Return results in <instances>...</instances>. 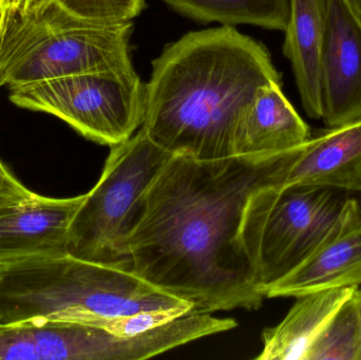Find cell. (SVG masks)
Returning <instances> with one entry per match:
<instances>
[{"label": "cell", "mask_w": 361, "mask_h": 360, "mask_svg": "<svg viewBox=\"0 0 361 360\" xmlns=\"http://www.w3.org/2000/svg\"><path fill=\"white\" fill-rule=\"evenodd\" d=\"M290 150L209 161L171 156L127 239L131 270L190 302L193 313L260 309L263 230Z\"/></svg>", "instance_id": "cell-1"}, {"label": "cell", "mask_w": 361, "mask_h": 360, "mask_svg": "<svg viewBox=\"0 0 361 360\" xmlns=\"http://www.w3.org/2000/svg\"><path fill=\"white\" fill-rule=\"evenodd\" d=\"M271 82L282 75L262 42L231 25L189 32L152 61L141 128L173 156H233L240 116Z\"/></svg>", "instance_id": "cell-2"}, {"label": "cell", "mask_w": 361, "mask_h": 360, "mask_svg": "<svg viewBox=\"0 0 361 360\" xmlns=\"http://www.w3.org/2000/svg\"><path fill=\"white\" fill-rule=\"evenodd\" d=\"M192 304L152 285L127 262L70 255L0 264V325L46 318L93 325L102 319Z\"/></svg>", "instance_id": "cell-3"}, {"label": "cell", "mask_w": 361, "mask_h": 360, "mask_svg": "<svg viewBox=\"0 0 361 360\" xmlns=\"http://www.w3.org/2000/svg\"><path fill=\"white\" fill-rule=\"evenodd\" d=\"M133 23L85 20L52 2L0 27V88L133 68Z\"/></svg>", "instance_id": "cell-4"}, {"label": "cell", "mask_w": 361, "mask_h": 360, "mask_svg": "<svg viewBox=\"0 0 361 360\" xmlns=\"http://www.w3.org/2000/svg\"><path fill=\"white\" fill-rule=\"evenodd\" d=\"M173 156L142 128L112 146L99 182L85 194L74 216L68 255L106 263L127 262V239L139 221L144 197Z\"/></svg>", "instance_id": "cell-5"}, {"label": "cell", "mask_w": 361, "mask_h": 360, "mask_svg": "<svg viewBox=\"0 0 361 360\" xmlns=\"http://www.w3.org/2000/svg\"><path fill=\"white\" fill-rule=\"evenodd\" d=\"M146 84L135 68L42 80L11 89L18 107L52 114L95 143L118 145L143 124Z\"/></svg>", "instance_id": "cell-6"}, {"label": "cell", "mask_w": 361, "mask_h": 360, "mask_svg": "<svg viewBox=\"0 0 361 360\" xmlns=\"http://www.w3.org/2000/svg\"><path fill=\"white\" fill-rule=\"evenodd\" d=\"M354 194L333 188L278 190L261 241L259 278L264 295L319 249L338 225Z\"/></svg>", "instance_id": "cell-7"}, {"label": "cell", "mask_w": 361, "mask_h": 360, "mask_svg": "<svg viewBox=\"0 0 361 360\" xmlns=\"http://www.w3.org/2000/svg\"><path fill=\"white\" fill-rule=\"evenodd\" d=\"M84 200L40 196L8 171L0 181V264L67 255L70 226Z\"/></svg>", "instance_id": "cell-8"}, {"label": "cell", "mask_w": 361, "mask_h": 360, "mask_svg": "<svg viewBox=\"0 0 361 360\" xmlns=\"http://www.w3.org/2000/svg\"><path fill=\"white\" fill-rule=\"evenodd\" d=\"M322 116L326 128L361 120V16L349 0H322Z\"/></svg>", "instance_id": "cell-9"}, {"label": "cell", "mask_w": 361, "mask_h": 360, "mask_svg": "<svg viewBox=\"0 0 361 360\" xmlns=\"http://www.w3.org/2000/svg\"><path fill=\"white\" fill-rule=\"evenodd\" d=\"M361 285V194L352 197L338 225L296 270L271 285L267 298L297 297Z\"/></svg>", "instance_id": "cell-10"}, {"label": "cell", "mask_w": 361, "mask_h": 360, "mask_svg": "<svg viewBox=\"0 0 361 360\" xmlns=\"http://www.w3.org/2000/svg\"><path fill=\"white\" fill-rule=\"evenodd\" d=\"M290 187L361 194V120L326 128L292 149L281 190Z\"/></svg>", "instance_id": "cell-11"}, {"label": "cell", "mask_w": 361, "mask_h": 360, "mask_svg": "<svg viewBox=\"0 0 361 360\" xmlns=\"http://www.w3.org/2000/svg\"><path fill=\"white\" fill-rule=\"evenodd\" d=\"M309 125L282 91V84L262 87L238 120L233 156L279 154L311 137Z\"/></svg>", "instance_id": "cell-12"}, {"label": "cell", "mask_w": 361, "mask_h": 360, "mask_svg": "<svg viewBox=\"0 0 361 360\" xmlns=\"http://www.w3.org/2000/svg\"><path fill=\"white\" fill-rule=\"evenodd\" d=\"M283 32L282 51L292 66L303 109L309 118L322 120V0H290L288 25Z\"/></svg>", "instance_id": "cell-13"}, {"label": "cell", "mask_w": 361, "mask_h": 360, "mask_svg": "<svg viewBox=\"0 0 361 360\" xmlns=\"http://www.w3.org/2000/svg\"><path fill=\"white\" fill-rule=\"evenodd\" d=\"M357 287L326 290L297 296L281 323L262 334L257 360H307L329 321Z\"/></svg>", "instance_id": "cell-14"}, {"label": "cell", "mask_w": 361, "mask_h": 360, "mask_svg": "<svg viewBox=\"0 0 361 360\" xmlns=\"http://www.w3.org/2000/svg\"><path fill=\"white\" fill-rule=\"evenodd\" d=\"M183 16L199 23L223 25H252L284 31L290 0H163Z\"/></svg>", "instance_id": "cell-15"}, {"label": "cell", "mask_w": 361, "mask_h": 360, "mask_svg": "<svg viewBox=\"0 0 361 360\" xmlns=\"http://www.w3.org/2000/svg\"><path fill=\"white\" fill-rule=\"evenodd\" d=\"M356 291L329 321L307 360H357L360 325Z\"/></svg>", "instance_id": "cell-16"}, {"label": "cell", "mask_w": 361, "mask_h": 360, "mask_svg": "<svg viewBox=\"0 0 361 360\" xmlns=\"http://www.w3.org/2000/svg\"><path fill=\"white\" fill-rule=\"evenodd\" d=\"M66 12L101 23H130L146 6V0H54Z\"/></svg>", "instance_id": "cell-17"}, {"label": "cell", "mask_w": 361, "mask_h": 360, "mask_svg": "<svg viewBox=\"0 0 361 360\" xmlns=\"http://www.w3.org/2000/svg\"><path fill=\"white\" fill-rule=\"evenodd\" d=\"M188 313H190V310L184 308L141 311L125 316L102 319L92 327L101 328L109 333L123 337H131L171 323Z\"/></svg>", "instance_id": "cell-18"}, {"label": "cell", "mask_w": 361, "mask_h": 360, "mask_svg": "<svg viewBox=\"0 0 361 360\" xmlns=\"http://www.w3.org/2000/svg\"><path fill=\"white\" fill-rule=\"evenodd\" d=\"M54 0H0V27L19 17L35 14Z\"/></svg>", "instance_id": "cell-19"}, {"label": "cell", "mask_w": 361, "mask_h": 360, "mask_svg": "<svg viewBox=\"0 0 361 360\" xmlns=\"http://www.w3.org/2000/svg\"><path fill=\"white\" fill-rule=\"evenodd\" d=\"M361 287V285H360ZM356 302H357V309H358V316H360V351H358V359L357 360H361V287H358L357 291H356Z\"/></svg>", "instance_id": "cell-20"}, {"label": "cell", "mask_w": 361, "mask_h": 360, "mask_svg": "<svg viewBox=\"0 0 361 360\" xmlns=\"http://www.w3.org/2000/svg\"><path fill=\"white\" fill-rule=\"evenodd\" d=\"M350 4L353 6L354 10L361 16V0H349Z\"/></svg>", "instance_id": "cell-21"}, {"label": "cell", "mask_w": 361, "mask_h": 360, "mask_svg": "<svg viewBox=\"0 0 361 360\" xmlns=\"http://www.w3.org/2000/svg\"><path fill=\"white\" fill-rule=\"evenodd\" d=\"M8 171L10 170H8V169L6 168L4 164H2L1 161H0V181H1L4 177H6V175L8 173Z\"/></svg>", "instance_id": "cell-22"}]
</instances>
